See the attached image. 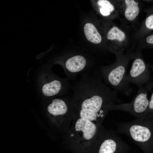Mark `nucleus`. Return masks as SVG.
Here are the masks:
<instances>
[{
  "mask_svg": "<svg viewBox=\"0 0 153 153\" xmlns=\"http://www.w3.org/2000/svg\"><path fill=\"white\" fill-rule=\"evenodd\" d=\"M71 89L76 116L101 125L110 105L121 103L118 92L102 81L99 71L92 68L79 75Z\"/></svg>",
  "mask_w": 153,
  "mask_h": 153,
  "instance_id": "f257e3e1",
  "label": "nucleus"
},
{
  "mask_svg": "<svg viewBox=\"0 0 153 153\" xmlns=\"http://www.w3.org/2000/svg\"><path fill=\"white\" fill-rule=\"evenodd\" d=\"M116 128L117 133L128 137L144 153H153V115L118 123Z\"/></svg>",
  "mask_w": 153,
  "mask_h": 153,
  "instance_id": "f03ea898",
  "label": "nucleus"
},
{
  "mask_svg": "<svg viewBox=\"0 0 153 153\" xmlns=\"http://www.w3.org/2000/svg\"><path fill=\"white\" fill-rule=\"evenodd\" d=\"M127 63L125 61H119L110 66L101 67L99 71L107 85L118 92L128 96L133 90L126 80Z\"/></svg>",
  "mask_w": 153,
  "mask_h": 153,
  "instance_id": "7ed1b4c3",
  "label": "nucleus"
},
{
  "mask_svg": "<svg viewBox=\"0 0 153 153\" xmlns=\"http://www.w3.org/2000/svg\"><path fill=\"white\" fill-rule=\"evenodd\" d=\"M153 87V83L150 82L139 88L136 96L131 102L113 103L108 106V109L127 112L137 118H144L148 113L147 111L149 100L148 93Z\"/></svg>",
  "mask_w": 153,
  "mask_h": 153,
  "instance_id": "20e7f679",
  "label": "nucleus"
},
{
  "mask_svg": "<svg viewBox=\"0 0 153 153\" xmlns=\"http://www.w3.org/2000/svg\"><path fill=\"white\" fill-rule=\"evenodd\" d=\"M77 117L72 129L71 139L74 143L78 146L82 148L86 147L92 141L96 142L101 125Z\"/></svg>",
  "mask_w": 153,
  "mask_h": 153,
  "instance_id": "39448f33",
  "label": "nucleus"
},
{
  "mask_svg": "<svg viewBox=\"0 0 153 153\" xmlns=\"http://www.w3.org/2000/svg\"><path fill=\"white\" fill-rule=\"evenodd\" d=\"M94 148L95 153H128L131 149L115 133L106 131L101 126Z\"/></svg>",
  "mask_w": 153,
  "mask_h": 153,
  "instance_id": "423d86ee",
  "label": "nucleus"
},
{
  "mask_svg": "<svg viewBox=\"0 0 153 153\" xmlns=\"http://www.w3.org/2000/svg\"><path fill=\"white\" fill-rule=\"evenodd\" d=\"M150 79L148 65L140 58H136L133 61L131 67L126 80L129 84L136 85L139 88L149 82Z\"/></svg>",
  "mask_w": 153,
  "mask_h": 153,
  "instance_id": "0eeeda50",
  "label": "nucleus"
},
{
  "mask_svg": "<svg viewBox=\"0 0 153 153\" xmlns=\"http://www.w3.org/2000/svg\"><path fill=\"white\" fill-rule=\"evenodd\" d=\"M84 32L87 39L90 42L98 44L101 41V37L95 26L92 24L88 23L84 28Z\"/></svg>",
  "mask_w": 153,
  "mask_h": 153,
  "instance_id": "6e6552de",
  "label": "nucleus"
},
{
  "mask_svg": "<svg viewBox=\"0 0 153 153\" xmlns=\"http://www.w3.org/2000/svg\"><path fill=\"white\" fill-rule=\"evenodd\" d=\"M125 1L126 5L125 12V17L128 20L132 21L139 14V3L133 0H126Z\"/></svg>",
  "mask_w": 153,
  "mask_h": 153,
  "instance_id": "1a4fd4ad",
  "label": "nucleus"
},
{
  "mask_svg": "<svg viewBox=\"0 0 153 153\" xmlns=\"http://www.w3.org/2000/svg\"><path fill=\"white\" fill-rule=\"evenodd\" d=\"M107 37L110 40H116L120 41H122L125 39V34L118 27L114 26L108 32Z\"/></svg>",
  "mask_w": 153,
  "mask_h": 153,
  "instance_id": "9d476101",
  "label": "nucleus"
},
{
  "mask_svg": "<svg viewBox=\"0 0 153 153\" xmlns=\"http://www.w3.org/2000/svg\"><path fill=\"white\" fill-rule=\"evenodd\" d=\"M149 14L146 19L145 25L147 29L153 30V12Z\"/></svg>",
  "mask_w": 153,
  "mask_h": 153,
  "instance_id": "9b49d317",
  "label": "nucleus"
},
{
  "mask_svg": "<svg viewBox=\"0 0 153 153\" xmlns=\"http://www.w3.org/2000/svg\"><path fill=\"white\" fill-rule=\"evenodd\" d=\"M98 4L102 7L106 8L110 12L113 11L114 9L113 5L107 0H99L98 1Z\"/></svg>",
  "mask_w": 153,
  "mask_h": 153,
  "instance_id": "f8f14e48",
  "label": "nucleus"
},
{
  "mask_svg": "<svg viewBox=\"0 0 153 153\" xmlns=\"http://www.w3.org/2000/svg\"><path fill=\"white\" fill-rule=\"evenodd\" d=\"M147 112L153 115V92L149 100Z\"/></svg>",
  "mask_w": 153,
  "mask_h": 153,
  "instance_id": "ddd939ff",
  "label": "nucleus"
},
{
  "mask_svg": "<svg viewBox=\"0 0 153 153\" xmlns=\"http://www.w3.org/2000/svg\"><path fill=\"white\" fill-rule=\"evenodd\" d=\"M145 41L147 45L150 47H153V34L147 36Z\"/></svg>",
  "mask_w": 153,
  "mask_h": 153,
  "instance_id": "4468645a",
  "label": "nucleus"
},
{
  "mask_svg": "<svg viewBox=\"0 0 153 153\" xmlns=\"http://www.w3.org/2000/svg\"><path fill=\"white\" fill-rule=\"evenodd\" d=\"M100 11L101 14L103 16H106L110 14V12L106 8L101 7L100 9Z\"/></svg>",
  "mask_w": 153,
  "mask_h": 153,
  "instance_id": "2eb2a0df",
  "label": "nucleus"
},
{
  "mask_svg": "<svg viewBox=\"0 0 153 153\" xmlns=\"http://www.w3.org/2000/svg\"><path fill=\"white\" fill-rule=\"evenodd\" d=\"M152 71H153V66L152 67Z\"/></svg>",
  "mask_w": 153,
  "mask_h": 153,
  "instance_id": "dca6fc26",
  "label": "nucleus"
}]
</instances>
